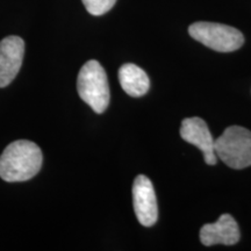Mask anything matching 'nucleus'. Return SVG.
<instances>
[{
  "instance_id": "nucleus-1",
  "label": "nucleus",
  "mask_w": 251,
  "mask_h": 251,
  "mask_svg": "<svg viewBox=\"0 0 251 251\" xmlns=\"http://www.w3.org/2000/svg\"><path fill=\"white\" fill-rule=\"evenodd\" d=\"M42 161V151L36 143L15 141L0 156V177L8 183L26 181L39 174Z\"/></svg>"
},
{
  "instance_id": "nucleus-2",
  "label": "nucleus",
  "mask_w": 251,
  "mask_h": 251,
  "mask_svg": "<svg viewBox=\"0 0 251 251\" xmlns=\"http://www.w3.org/2000/svg\"><path fill=\"white\" fill-rule=\"evenodd\" d=\"M77 91L80 99L98 114L108 107L111 96L107 75L98 61L91 59L81 67L77 79Z\"/></svg>"
},
{
  "instance_id": "nucleus-3",
  "label": "nucleus",
  "mask_w": 251,
  "mask_h": 251,
  "mask_svg": "<svg viewBox=\"0 0 251 251\" xmlns=\"http://www.w3.org/2000/svg\"><path fill=\"white\" fill-rule=\"evenodd\" d=\"M215 153L233 169L251 166V131L240 126H230L214 142Z\"/></svg>"
},
{
  "instance_id": "nucleus-4",
  "label": "nucleus",
  "mask_w": 251,
  "mask_h": 251,
  "mask_svg": "<svg viewBox=\"0 0 251 251\" xmlns=\"http://www.w3.org/2000/svg\"><path fill=\"white\" fill-rule=\"evenodd\" d=\"M188 33L198 42L220 52L235 51L244 43V37L240 30L222 24L196 23L191 25Z\"/></svg>"
},
{
  "instance_id": "nucleus-5",
  "label": "nucleus",
  "mask_w": 251,
  "mask_h": 251,
  "mask_svg": "<svg viewBox=\"0 0 251 251\" xmlns=\"http://www.w3.org/2000/svg\"><path fill=\"white\" fill-rule=\"evenodd\" d=\"M133 205L139 222L144 227H151L158 218V207L151 180L144 175L135 178L133 184Z\"/></svg>"
},
{
  "instance_id": "nucleus-6",
  "label": "nucleus",
  "mask_w": 251,
  "mask_h": 251,
  "mask_svg": "<svg viewBox=\"0 0 251 251\" xmlns=\"http://www.w3.org/2000/svg\"><path fill=\"white\" fill-rule=\"evenodd\" d=\"M180 136L186 142L196 146L201 150L203 159L208 165H215L218 162V156L215 153L214 142L208 126L200 118L184 119L180 127Z\"/></svg>"
},
{
  "instance_id": "nucleus-7",
  "label": "nucleus",
  "mask_w": 251,
  "mask_h": 251,
  "mask_svg": "<svg viewBox=\"0 0 251 251\" xmlns=\"http://www.w3.org/2000/svg\"><path fill=\"white\" fill-rule=\"evenodd\" d=\"M25 55V42L19 36L0 41V87L7 86L17 77Z\"/></svg>"
},
{
  "instance_id": "nucleus-8",
  "label": "nucleus",
  "mask_w": 251,
  "mask_h": 251,
  "mask_svg": "<svg viewBox=\"0 0 251 251\" xmlns=\"http://www.w3.org/2000/svg\"><path fill=\"white\" fill-rule=\"evenodd\" d=\"M241 238L240 228L235 219L229 214H224L215 224L202 226L200 230V241L203 246L211 247L215 244L233 246Z\"/></svg>"
},
{
  "instance_id": "nucleus-9",
  "label": "nucleus",
  "mask_w": 251,
  "mask_h": 251,
  "mask_svg": "<svg viewBox=\"0 0 251 251\" xmlns=\"http://www.w3.org/2000/svg\"><path fill=\"white\" fill-rule=\"evenodd\" d=\"M119 81L124 91L130 97L139 98L149 91L150 80L148 75L137 65L127 63L119 70Z\"/></svg>"
},
{
  "instance_id": "nucleus-10",
  "label": "nucleus",
  "mask_w": 251,
  "mask_h": 251,
  "mask_svg": "<svg viewBox=\"0 0 251 251\" xmlns=\"http://www.w3.org/2000/svg\"><path fill=\"white\" fill-rule=\"evenodd\" d=\"M90 14L102 15L111 11L117 0H81Z\"/></svg>"
}]
</instances>
